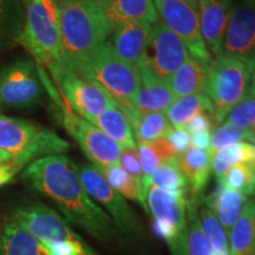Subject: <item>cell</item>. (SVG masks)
<instances>
[{"instance_id":"49","label":"cell","mask_w":255,"mask_h":255,"mask_svg":"<svg viewBox=\"0 0 255 255\" xmlns=\"http://www.w3.org/2000/svg\"><path fill=\"white\" fill-rule=\"evenodd\" d=\"M254 170H255V164H254Z\"/></svg>"},{"instance_id":"18","label":"cell","mask_w":255,"mask_h":255,"mask_svg":"<svg viewBox=\"0 0 255 255\" xmlns=\"http://www.w3.org/2000/svg\"><path fill=\"white\" fill-rule=\"evenodd\" d=\"M136 66L141 77V87L133 105L136 113L138 115L165 113L176 100L169 82L156 77L141 60Z\"/></svg>"},{"instance_id":"40","label":"cell","mask_w":255,"mask_h":255,"mask_svg":"<svg viewBox=\"0 0 255 255\" xmlns=\"http://www.w3.org/2000/svg\"><path fill=\"white\" fill-rule=\"evenodd\" d=\"M216 121L214 120L212 114L209 113H200L195 115L191 119L184 129L189 133L194 132H202V131H209L212 132V129L214 128Z\"/></svg>"},{"instance_id":"6","label":"cell","mask_w":255,"mask_h":255,"mask_svg":"<svg viewBox=\"0 0 255 255\" xmlns=\"http://www.w3.org/2000/svg\"><path fill=\"white\" fill-rule=\"evenodd\" d=\"M13 218L39 239L50 255H100L59 213L44 203L19 207Z\"/></svg>"},{"instance_id":"33","label":"cell","mask_w":255,"mask_h":255,"mask_svg":"<svg viewBox=\"0 0 255 255\" xmlns=\"http://www.w3.org/2000/svg\"><path fill=\"white\" fill-rule=\"evenodd\" d=\"M102 176L124 199L136 201L139 203V191L133 178L128 174L122 165L113 164L108 167H95Z\"/></svg>"},{"instance_id":"43","label":"cell","mask_w":255,"mask_h":255,"mask_svg":"<svg viewBox=\"0 0 255 255\" xmlns=\"http://www.w3.org/2000/svg\"><path fill=\"white\" fill-rule=\"evenodd\" d=\"M248 97H255V68L253 71H252L251 85H250V92H248Z\"/></svg>"},{"instance_id":"45","label":"cell","mask_w":255,"mask_h":255,"mask_svg":"<svg viewBox=\"0 0 255 255\" xmlns=\"http://www.w3.org/2000/svg\"><path fill=\"white\" fill-rule=\"evenodd\" d=\"M187 4H189L191 7H194L197 11V0H184Z\"/></svg>"},{"instance_id":"1","label":"cell","mask_w":255,"mask_h":255,"mask_svg":"<svg viewBox=\"0 0 255 255\" xmlns=\"http://www.w3.org/2000/svg\"><path fill=\"white\" fill-rule=\"evenodd\" d=\"M24 183L50 200L69 225L77 226L105 245H119L121 233L83 186L77 164L64 154L32 162L21 174Z\"/></svg>"},{"instance_id":"42","label":"cell","mask_w":255,"mask_h":255,"mask_svg":"<svg viewBox=\"0 0 255 255\" xmlns=\"http://www.w3.org/2000/svg\"><path fill=\"white\" fill-rule=\"evenodd\" d=\"M190 143L193 148L210 151V145H212V132L202 131L190 133Z\"/></svg>"},{"instance_id":"16","label":"cell","mask_w":255,"mask_h":255,"mask_svg":"<svg viewBox=\"0 0 255 255\" xmlns=\"http://www.w3.org/2000/svg\"><path fill=\"white\" fill-rule=\"evenodd\" d=\"M234 0H197L200 31L213 59L222 56L223 39Z\"/></svg>"},{"instance_id":"37","label":"cell","mask_w":255,"mask_h":255,"mask_svg":"<svg viewBox=\"0 0 255 255\" xmlns=\"http://www.w3.org/2000/svg\"><path fill=\"white\" fill-rule=\"evenodd\" d=\"M120 164L126 169L128 174L133 178L137 184L139 191V205L145 210L148 214V208H146V194L144 190V176H143L141 161H139L138 150L137 146H129V148H123L121 152Z\"/></svg>"},{"instance_id":"36","label":"cell","mask_w":255,"mask_h":255,"mask_svg":"<svg viewBox=\"0 0 255 255\" xmlns=\"http://www.w3.org/2000/svg\"><path fill=\"white\" fill-rule=\"evenodd\" d=\"M255 141V131L252 130L242 129V128L235 127L231 123L223 122L221 126L215 128L212 132V145H210V152L212 155L222 146L231 144L235 142H252Z\"/></svg>"},{"instance_id":"17","label":"cell","mask_w":255,"mask_h":255,"mask_svg":"<svg viewBox=\"0 0 255 255\" xmlns=\"http://www.w3.org/2000/svg\"><path fill=\"white\" fill-rule=\"evenodd\" d=\"M151 26L137 21H122L111 25L108 43L117 56L137 65L144 55Z\"/></svg>"},{"instance_id":"32","label":"cell","mask_w":255,"mask_h":255,"mask_svg":"<svg viewBox=\"0 0 255 255\" xmlns=\"http://www.w3.org/2000/svg\"><path fill=\"white\" fill-rule=\"evenodd\" d=\"M170 127L164 113L139 115L136 122L131 126L138 143L152 142L164 137Z\"/></svg>"},{"instance_id":"23","label":"cell","mask_w":255,"mask_h":255,"mask_svg":"<svg viewBox=\"0 0 255 255\" xmlns=\"http://www.w3.org/2000/svg\"><path fill=\"white\" fill-rule=\"evenodd\" d=\"M231 255H255V199H248L228 232Z\"/></svg>"},{"instance_id":"12","label":"cell","mask_w":255,"mask_h":255,"mask_svg":"<svg viewBox=\"0 0 255 255\" xmlns=\"http://www.w3.org/2000/svg\"><path fill=\"white\" fill-rule=\"evenodd\" d=\"M186 44L159 19L151 26L141 62L156 77L169 82L175 71L189 57Z\"/></svg>"},{"instance_id":"20","label":"cell","mask_w":255,"mask_h":255,"mask_svg":"<svg viewBox=\"0 0 255 255\" xmlns=\"http://www.w3.org/2000/svg\"><path fill=\"white\" fill-rule=\"evenodd\" d=\"M248 197L231 189L222 181H216V187L208 196L202 197V203L214 213L227 232L241 214Z\"/></svg>"},{"instance_id":"3","label":"cell","mask_w":255,"mask_h":255,"mask_svg":"<svg viewBox=\"0 0 255 255\" xmlns=\"http://www.w3.org/2000/svg\"><path fill=\"white\" fill-rule=\"evenodd\" d=\"M18 44L56 79L63 71L58 2L56 0H27L25 21Z\"/></svg>"},{"instance_id":"10","label":"cell","mask_w":255,"mask_h":255,"mask_svg":"<svg viewBox=\"0 0 255 255\" xmlns=\"http://www.w3.org/2000/svg\"><path fill=\"white\" fill-rule=\"evenodd\" d=\"M43 96L39 66L33 60L21 58L0 70V110L34 107Z\"/></svg>"},{"instance_id":"9","label":"cell","mask_w":255,"mask_h":255,"mask_svg":"<svg viewBox=\"0 0 255 255\" xmlns=\"http://www.w3.org/2000/svg\"><path fill=\"white\" fill-rule=\"evenodd\" d=\"M77 173L89 195L107 210L121 234L133 240L144 235L141 220L133 209L128 205L126 199L105 181L94 165L87 163L79 167L77 165Z\"/></svg>"},{"instance_id":"50","label":"cell","mask_w":255,"mask_h":255,"mask_svg":"<svg viewBox=\"0 0 255 255\" xmlns=\"http://www.w3.org/2000/svg\"><path fill=\"white\" fill-rule=\"evenodd\" d=\"M56 1H57V2H58V0H56Z\"/></svg>"},{"instance_id":"27","label":"cell","mask_w":255,"mask_h":255,"mask_svg":"<svg viewBox=\"0 0 255 255\" xmlns=\"http://www.w3.org/2000/svg\"><path fill=\"white\" fill-rule=\"evenodd\" d=\"M239 163H255V149L250 142H235L212 155V174L221 181L229 168Z\"/></svg>"},{"instance_id":"5","label":"cell","mask_w":255,"mask_h":255,"mask_svg":"<svg viewBox=\"0 0 255 255\" xmlns=\"http://www.w3.org/2000/svg\"><path fill=\"white\" fill-rule=\"evenodd\" d=\"M69 148V142L49 128L0 115V150L7 152L23 169L39 158L64 154Z\"/></svg>"},{"instance_id":"31","label":"cell","mask_w":255,"mask_h":255,"mask_svg":"<svg viewBox=\"0 0 255 255\" xmlns=\"http://www.w3.org/2000/svg\"><path fill=\"white\" fill-rule=\"evenodd\" d=\"M201 199L189 197L187 205L188 220V250L189 255H212V247L207 238L199 216Z\"/></svg>"},{"instance_id":"24","label":"cell","mask_w":255,"mask_h":255,"mask_svg":"<svg viewBox=\"0 0 255 255\" xmlns=\"http://www.w3.org/2000/svg\"><path fill=\"white\" fill-rule=\"evenodd\" d=\"M208 66L194 57H188L186 62L169 79V85L175 97L180 98L189 95L203 94L208 75Z\"/></svg>"},{"instance_id":"47","label":"cell","mask_w":255,"mask_h":255,"mask_svg":"<svg viewBox=\"0 0 255 255\" xmlns=\"http://www.w3.org/2000/svg\"><path fill=\"white\" fill-rule=\"evenodd\" d=\"M253 145H254V149H255V141H254V143H253Z\"/></svg>"},{"instance_id":"11","label":"cell","mask_w":255,"mask_h":255,"mask_svg":"<svg viewBox=\"0 0 255 255\" xmlns=\"http://www.w3.org/2000/svg\"><path fill=\"white\" fill-rule=\"evenodd\" d=\"M57 104L60 109V121L66 131L77 142L94 167H108L120 163L123 148L119 143L94 124L73 113L63 97Z\"/></svg>"},{"instance_id":"26","label":"cell","mask_w":255,"mask_h":255,"mask_svg":"<svg viewBox=\"0 0 255 255\" xmlns=\"http://www.w3.org/2000/svg\"><path fill=\"white\" fill-rule=\"evenodd\" d=\"M25 21V8L20 0H0V50L18 44Z\"/></svg>"},{"instance_id":"8","label":"cell","mask_w":255,"mask_h":255,"mask_svg":"<svg viewBox=\"0 0 255 255\" xmlns=\"http://www.w3.org/2000/svg\"><path fill=\"white\" fill-rule=\"evenodd\" d=\"M188 197L150 187L146 195L148 215L152 229L163 239L170 255H189L188 250Z\"/></svg>"},{"instance_id":"7","label":"cell","mask_w":255,"mask_h":255,"mask_svg":"<svg viewBox=\"0 0 255 255\" xmlns=\"http://www.w3.org/2000/svg\"><path fill=\"white\" fill-rule=\"evenodd\" d=\"M252 70L241 60L220 56L208 66L205 92L216 123H222L233 108L248 97Z\"/></svg>"},{"instance_id":"38","label":"cell","mask_w":255,"mask_h":255,"mask_svg":"<svg viewBox=\"0 0 255 255\" xmlns=\"http://www.w3.org/2000/svg\"><path fill=\"white\" fill-rule=\"evenodd\" d=\"M225 122L255 131V97H246L233 108Z\"/></svg>"},{"instance_id":"15","label":"cell","mask_w":255,"mask_h":255,"mask_svg":"<svg viewBox=\"0 0 255 255\" xmlns=\"http://www.w3.org/2000/svg\"><path fill=\"white\" fill-rule=\"evenodd\" d=\"M222 56L241 60L255 68V0H234L229 17Z\"/></svg>"},{"instance_id":"28","label":"cell","mask_w":255,"mask_h":255,"mask_svg":"<svg viewBox=\"0 0 255 255\" xmlns=\"http://www.w3.org/2000/svg\"><path fill=\"white\" fill-rule=\"evenodd\" d=\"M165 113L170 126L186 128L188 122L197 114L209 113L213 115V108L206 94H195L176 98Z\"/></svg>"},{"instance_id":"22","label":"cell","mask_w":255,"mask_h":255,"mask_svg":"<svg viewBox=\"0 0 255 255\" xmlns=\"http://www.w3.org/2000/svg\"><path fill=\"white\" fill-rule=\"evenodd\" d=\"M177 161L189 183V197L201 199L212 175V152L190 148Z\"/></svg>"},{"instance_id":"19","label":"cell","mask_w":255,"mask_h":255,"mask_svg":"<svg viewBox=\"0 0 255 255\" xmlns=\"http://www.w3.org/2000/svg\"><path fill=\"white\" fill-rule=\"evenodd\" d=\"M0 255H50L39 239L12 216L0 223Z\"/></svg>"},{"instance_id":"29","label":"cell","mask_w":255,"mask_h":255,"mask_svg":"<svg viewBox=\"0 0 255 255\" xmlns=\"http://www.w3.org/2000/svg\"><path fill=\"white\" fill-rule=\"evenodd\" d=\"M151 186L189 199V183L177 157L169 158L158 165L150 177Z\"/></svg>"},{"instance_id":"35","label":"cell","mask_w":255,"mask_h":255,"mask_svg":"<svg viewBox=\"0 0 255 255\" xmlns=\"http://www.w3.org/2000/svg\"><path fill=\"white\" fill-rule=\"evenodd\" d=\"M255 163H239L229 168L222 182L231 189L248 196H255Z\"/></svg>"},{"instance_id":"39","label":"cell","mask_w":255,"mask_h":255,"mask_svg":"<svg viewBox=\"0 0 255 255\" xmlns=\"http://www.w3.org/2000/svg\"><path fill=\"white\" fill-rule=\"evenodd\" d=\"M165 139H167L169 145L173 149L174 154L177 156L182 155L187 150L191 148L190 143V133L187 131L184 128H175L170 127L165 133Z\"/></svg>"},{"instance_id":"48","label":"cell","mask_w":255,"mask_h":255,"mask_svg":"<svg viewBox=\"0 0 255 255\" xmlns=\"http://www.w3.org/2000/svg\"><path fill=\"white\" fill-rule=\"evenodd\" d=\"M24 1H25V4H26V2H27V0H24Z\"/></svg>"},{"instance_id":"30","label":"cell","mask_w":255,"mask_h":255,"mask_svg":"<svg viewBox=\"0 0 255 255\" xmlns=\"http://www.w3.org/2000/svg\"><path fill=\"white\" fill-rule=\"evenodd\" d=\"M139 155V161H141L143 176H144V190L148 195V191L150 189V177L157 167L164 161L176 157L174 154L173 149L169 145L165 137L155 139L152 142L138 143L137 146Z\"/></svg>"},{"instance_id":"13","label":"cell","mask_w":255,"mask_h":255,"mask_svg":"<svg viewBox=\"0 0 255 255\" xmlns=\"http://www.w3.org/2000/svg\"><path fill=\"white\" fill-rule=\"evenodd\" d=\"M154 2L158 17L183 40L189 55L199 62L209 65L213 57L201 34L196 9L184 0H154Z\"/></svg>"},{"instance_id":"25","label":"cell","mask_w":255,"mask_h":255,"mask_svg":"<svg viewBox=\"0 0 255 255\" xmlns=\"http://www.w3.org/2000/svg\"><path fill=\"white\" fill-rule=\"evenodd\" d=\"M92 124L119 143L122 148L136 146L131 124L119 105H111L105 109L96 117Z\"/></svg>"},{"instance_id":"44","label":"cell","mask_w":255,"mask_h":255,"mask_svg":"<svg viewBox=\"0 0 255 255\" xmlns=\"http://www.w3.org/2000/svg\"><path fill=\"white\" fill-rule=\"evenodd\" d=\"M11 159H12V157L7 154V152H5V151H2V150H0V164H1V163H5V162L11 161Z\"/></svg>"},{"instance_id":"46","label":"cell","mask_w":255,"mask_h":255,"mask_svg":"<svg viewBox=\"0 0 255 255\" xmlns=\"http://www.w3.org/2000/svg\"><path fill=\"white\" fill-rule=\"evenodd\" d=\"M95 1H96V2H97V4H98V5H100V6H102V5H103V4H104V2H105V1H107V0H95Z\"/></svg>"},{"instance_id":"41","label":"cell","mask_w":255,"mask_h":255,"mask_svg":"<svg viewBox=\"0 0 255 255\" xmlns=\"http://www.w3.org/2000/svg\"><path fill=\"white\" fill-rule=\"evenodd\" d=\"M20 170H23V168L19 167L17 163H14V162L12 161V159L11 161L0 164V187L11 182V181L15 177V175H17Z\"/></svg>"},{"instance_id":"14","label":"cell","mask_w":255,"mask_h":255,"mask_svg":"<svg viewBox=\"0 0 255 255\" xmlns=\"http://www.w3.org/2000/svg\"><path fill=\"white\" fill-rule=\"evenodd\" d=\"M55 81L59 84L60 95L70 109L90 123L105 109L116 104L100 85L72 70L64 68Z\"/></svg>"},{"instance_id":"21","label":"cell","mask_w":255,"mask_h":255,"mask_svg":"<svg viewBox=\"0 0 255 255\" xmlns=\"http://www.w3.org/2000/svg\"><path fill=\"white\" fill-rule=\"evenodd\" d=\"M101 7L111 25L137 21L152 26L159 20L154 0H107Z\"/></svg>"},{"instance_id":"2","label":"cell","mask_w":255,"mask_h":255,"mask_svg":"<svg viewBox=\"0 0 255 255\" xmlns=\"http://www.w3.org/2000/svg\"><path fill=\"white\" fill-rule=\"evenodd\" d=\"M63 62L78 73L107 43L111 24L95 0H58Z\"/></svg>"},{"instance_id":"4","label":"cell","mask_w":255,"mask_h":255,"mask_svg":"<svg viewBox=\"0 0 255 255\" xmlns=\"http://www.w3.org/2000/svg\"><path fill=\"white\" fill-rule=\"evenodd\" d=\"M78 75L100 85L124 111L131 126L136 122L139 115L133 105L141 87L138 68L121 59L108 40Z\"/></svg>"},{"instance_id":"34","label":"cell","mask_w":255,"mask_h":255,"mask_svg":"<svg viewBox=\"0 0 255 255\" xmlns=\"http://www.w3.org/2000/svg\"><path fill=\"white\" fill-rule=\"evenodd\" d=\"M199 216L203 231L212 247V252H229L228 232L221 225L214 213L203 205L202 200L199 207Z\"/></svg>"}]
</instances>
